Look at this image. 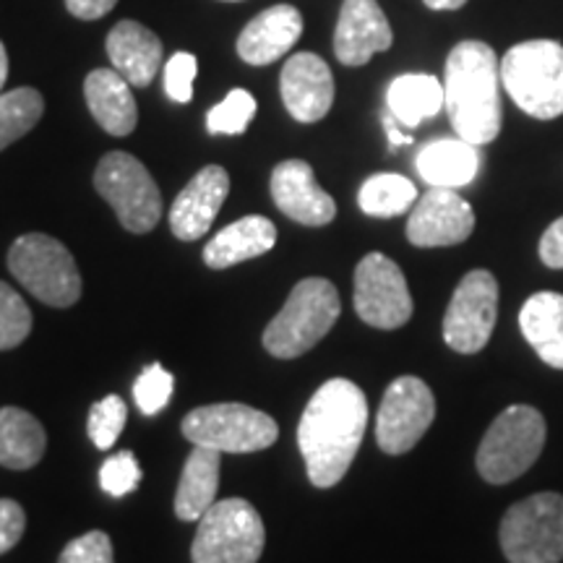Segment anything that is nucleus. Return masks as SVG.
Here are the masks:
<instances>
[{
    "label": "nucleus",
    "mask_w": 563,
    "mask_h": 563,
    "mask_svg": "<svg viewBox=\"0 0 563 563\" xmlns=\"http://www.w3.org/2000/svg\"><path fill=\"white\" fill-rule=\"evenodd\" d=\"M368 428V399L357 384L332 378L306 405L298 446L316 488H334L347 475Z\"/></svg>",
    "instance_id": "nucleus-1"
},
{
    "label": "nucleus",
    "mask_w": 563,
    "mask_h": 563,
    "mask_svg": "<svg viewBox=\"0 0 563 563\" xmlns=\"http://www.w3.org/2000/svg\"><path fill=\"white\" fill-rule=\"evenodd\" d=\"M501 63L490 45L481 40H464L449 53L443 74V108L456 136L485 146L501 133Z\"/></svg>",
    "instance_id": "nucleus-2"
},
{
    "label": "nucleus",
    "mask_w": 563,
    "mask_h": 563,
    "mask_svg": "<svg viewBox=\"0 0 563 563\" xmlns=\"http://www.w3.org/2000/svg\"><path fill=\"white\" fill-rule=\"evenodd\" d=\"M340 292L329 279L308 277L292 287L285 308L264 332V350L279 361L306 355L340 319Z\"/></svg>",
    "instance_id": "nucleus-3"
},
{
    "label": "nucleus",
    "mask_w": 563,
    "mask_h": 563,
    "mask_svg": "<svg viewBox=\"0 0 563 563\" xmlns=\"http://www.w3.org/2000/svg\"><path fill=\"white\" fill-rule=\"evenodd\" d=\"M501 84L509 97L538 121L563 115V45L527 40L501 58Z\"/></svg>",
    "instance_id": "nucleus-4"
},
{
    "label": "nucleus",
    "mask_w": 563,
    "mask_h": 563,
    "mask_svg": "<svg viewBox=\"0 0 563 563\" xmlns=\"http://www.w3.org/2000/svg\"><path fill=\"white\" fill-rule=\"evenodd\" d=\"M545 446V418L530 405H511L490 422L477 449V473L485 483L506 485L525 475Z\"/></svg>",
    "instance_id": "nucleus-5"
},
{
    "label": "nucleus",
    "mask_w": 563,
    "mask_h": 563,
    "mask_svg": "<svg viewBox=\"0 0 563 563\" xmlns=\"http://www.w3.org/2000/svg\"><path fill=\"white\" fill-rule=\"evenodd\" d=\"M266 545L262 514L245 498L214 501L199 519L191 545L194 563H256Z\"/></svg>",
    "instance_id": "nucleus-6"
},
{
    "label": "nucleus",
    "mask_w": 563,
    "mask_h": 563,
    "mask_svg": "<svg viewBox=\"0 0 563 563\" xmlns=\"http://www.w3.org/2000/svg\"><path fill=\"white\" fill-rule=\"evenodd\" d=\"M9 269L45 306L68 308L81 298V274L74 256L45 232H26L11 245Z\"/></svg>",
    "instance_id": "nucleus-7"
},
{
    "label": "nucleus",
    "mask_w": 563,
    "mask_h": 563,
    "mask_svg": "<svg viewBox=\"0 0 563 563\" xmlns=\"http://www.w3.org/2000/svg\"><path fill=\"white\" fill-rule=\"evenodd\" d=\"M509 563L563 561V496L534 493L504 514L498 530Z\"/></svg>",
    "instance_id": "nucleus-8"
},
{
    "label": "nucleus",
    "mask_w": 563,
    "mask_h": 563,
    "mask_svg": "<svg viewBox=\"0 0 563 563\" xmlns=\"http://www.w3.org/2000/svg\"><path fill=\"white\" fill-rule=\"evenodd\" d=\"M183 435L196 446L214 449L220 454H251L269 449L279 435L272 415L241 402L207 405L188 412Z\"/></svg>",
    "instance_id": "nucleus-9"
},
{
    "label": "nucleus",
    "mask_w": 563,
    "mask_h": 563,
    "mask_svg": "<svg viewBox=\"0 0 563 563\" xmlns=\"http://www.w3.org/2000/svg\"><path fill=\"white\" fill-rule=\"evenodd\" d=\"M95 188L129 232L144 235L157 228L162 194L150 170L136 157L125 152L104 154L95 170Z\"/></svg>",
    "instance_id": "nucleus-10"
},
{
    "label": "nucleus",
    "mask_w": 563,
    "mask_h": 563,
    "mask_svg": "<svg viewBox=\"0 0 563 563\" xmlns=\"http://www.w3.org/2000/svg\"><path fill=\"white\" fill-rule=\"evenodd\" d=\"M498 316V282L488 269L464 274L443 316V340L460 355H475L488 344Z\"/></svg>",
    "instance_id": "nucleus-11"
},
{
    "label": "nucleus",
    "mask_w": 563,
    "mask_h": 563,
    "mask_svg": "<svg viewBox=\"0 0 563 563\" xmlns=\"http://www.w3.org/2000/svg\"><path fill=\"white\" fill-rule=\"evenodd\" d=\"M435 418V397L422 378L399 376L386 389L376 418V441L386 454L415 449Z\"/></svg>",
    "instance_id": "nucleus-12"
},
{
    "label": "nucleus",
    "mask_w": 563,
    "mask_h": 563,
    "mask_svg": "<svg viewBox=\"0 0 563 563\" xmlns=\"http://www.w3.org/2000/svg\"><path fill=\"white\" fill-rule=\"evenodd\" d=\"M355 311L368 327L399 329L412 316V295L402 269L384 253H368L355 269Z\"/></svg>",
    "instance_id": "nucleus-13"
},
{
    "label": "nucleus",
    "mask_w": 563,
    "mask_h": 563,
    "mask_svg": "<svg viewBox=\"0 0 563 563\" xmlns=\"http://www.w3.org/2000/svg\"><path fill=\"white\" fill-rule=\"evenodd\" d=\"M475 211L454 188H431L415 201L407 241L418 249H446L473 235Z\"/></svg>",
    "instance_id": "nucleus-14"
},
{
    "label": "nucleus",
    "mask_w": 563,
    "mask_h": 563,
    "mask_svg": "<svg viewBox=\"0 0 563 563\" xmlns=\"http://www.w3.org/2000/svg\"><path fill=\"white\" fill-rule=\"evenodd\" d=\"M282 102L298 123H319L334 104L332 68L316 53H298L279 74Z\"/></svg>",
    "instance_id": "nucleus-15"
},
{
    "label": "nucleus",
    "mask_w": 563,
    "mask_h": 563,
    "mask_svg": "<svg viewBox=\"0 0 563 563\" xmlns=\"http://www.w3.org/2000/svg\"><path fill=\"white\" fill-rule=\"evenodd\" d=\"M272 199L282 214L306 228H323L334 222L336 203L316 183L313 167L306 159H285L272 173Z\"/></svg>",
    "instance_id": "nucleus-16"
},
{
    "label": "nucleus",
    "mask_w": 563,
    "mask_h": 563,
    "mask_svg": "<svg viewBox=\"0 0 563 563\" xmlns=\"http://www.w3.org/2000/svg\"><path fill=\"white\" fill-rule=\"evenodd\" d=\"M394 42L389 19L378 0H344L334 30V55L344 66H365Z\"/></svg>",
    "instance_id": "nucleus-17"
},
{
    "label": "nucleus",
    "mask_w": 563,
    "mask_h": 563,
    "mask_svg": "<svg viewBox=\"0 0 563 563\" xmlns=\"http://www.w3.org/2000/svg\"><path fill=\"white\" fill-rule=\"evenodd\" d=\"M230 194V175L220 165H207L188 180L170 209V230L180 241H199L220 214Z\"/></svg>",
    "instance_id": "nucleus-18"
},
{
    "label": "nucleus",
    "mask_w": 563,
    "mask_h": 563,
    "mask_svg": "<svg viewBox=\"0 0 563 563\" xmlns=\"http://www.w3.org/2000/svg\"><path fill=\"white\" fill-rule=\"evenodd\" d=\"M302 34V13L295 5L279 3L258 13L238 37V55L249 66H269L285 58Z\"/></svg>",
    "instance_id": "nucleus-19"
},
{
    "label": "nucleus",
    "mask_w": 563,
    "mask_h": 563,
    "mask_svg": "<svg viewBox=\"0 0 563 563\" xmlns=\"http://www.w3.org/2000/svg\"><path fill=\"white\" fill-rule=\"evenodd\" d=\"M108 58L131 87H150L162 66V42L150 26L123 19L108 34Z\"/></svg>",
    "instance_id": "nucleus-20"
},
{
    "label": "nucleus",
    "mask_w": 563,
    "mask_h": 563,
    "mask_svg": "<svg viewBox=\"0 0 563 563\" xmlns=\"http://www.w3.org/2000/svg\"><path fill=\"white\" fill-rule=\"evenodd\" d=\"M84 100L97 123L110 136H129L139 123L131 84L115 68H95L84 81Z\"/></svg>",
    "instance_id": "nucleus-21"
},
{
    "label": "nucleus",
    "mask_w": 563,
    "mask_h": 563,
    "mask_svg": "<svg viewBox=\"0 0 563 563\" xmlns=\"http://www.w3.org/2000/svg\"><path fill=\"white\" fill-rule=\"evenodd\" d=\"M277 245V228L266 217L251 214L228 224L217 232L203 249V264L209 269H230V266L264 256Z\"/></svg>",
    "instance_id": "nucleus-22"
},
{
    "label": "nucleus",
    "mask_w": 563,
    "mask_h": 563,
    "mask_svg": "<svg viewBox=\"0 0 563 563\" xmlns=\"http://www.w3.org/2000/svg\"><path fill=\"white\" fill-rule=\"evenodd\" d=\"M420 178L431 188H462L475 180L481 167L477 146L464 139H439L426 144L415 159Z\"/></svg>",
    "instance_id": "nucleus-23"
},
{
    "label": "nucleus",
    "mask_w": 563,
    "mask_h": 563,
    "mask_svg": "<svg viewBox=\"0 0 563 563\" xmlns=\"http://www.w3.org/2000/svg\"><path fill=\"white\" fill-rule=\"evenodd\" d=\"M519 327L538 357L563 371V295L534 292L519 311Z\"/></svg>",
    "instance_id": "nucleus-24"
},
{
    "label": "nucleus",
    "mask_w": 563,
    "mask_h": 563,
    "mask_svg": "<svg viewBox=\"0 0 563 563\" xmlns=\"http://www.w3.org/2000/svg\"><path fill=\"white\" fill-rule=\"evenodd\" d=\"M220 488V452L196 446L183 467L178 493H175V514L183 522H199L217 501Z\"/></svg>",
    "instance_id": "nucleus-25"
},
{
    "label": "nucleus",
    "mask_w": 563,
    "mask_h": 563,
    "mask_svg": "<svg viewBox=\"0 0 563 563\" xmlns=\"http://www.w3.org/2000/svg\"><path fill=\"white\" fill-rule=\"evenodd\" d=\"M47 449L42 422L19 407H0V464L9 470H32Z\"/></svg>",
    "instance_id": "nucleus-26"
},
{
    "label": "nucleus",
    "mask_w": 563,
    "mask_h": 563,
    "mask_svg": "<svg viewBox=\"0 0 563 563\" xmlns=\"http://www.w3.org/2000/svg\"><path fill=\"white\" fill-rule=\"evenodd\" d=\"M443 81L428 74L397 76L386 91V104L405 129H418L422 121L435 118L443 110Z\"/></svg>",
    "instance_id": "nucleus-27"
},
{
    "label": "nucleus",
    "mask_w": 563,
    "mask_h": 563,
    "mask_svg": "<svg viewBox=\"0 0 563 563\" xmlns=\"http://www.w3.org/2000/svg\"><path fill=\"white\" fill-rule=\"evenodd\" d=\"M418 201V188L410 178L397 173H378L363 183L357 203L371 217H399Z\"/></svg>",
    "instance_id": "nucleus-28"
},
{
    "label": "nucleus",
    "mask_w": 563,
    "mask_h": 563,
    "mask_svg": "<svg viewBox=\"0 0 563 563\" xmlns=\"http://www.w3.org/2000/svg\"><path fill=\"white\" fill-rule=\"evenodd\" d=\"M42 112H45V100L37 89L19 87L0 95V152L26 136L40 123Z\"/></svg>",
    "instance_id": "nucleus-29"
},
{
    "label": "nucleus",
    "mask_w": 563,
    "mask_h": 563,
    "mask_svg": "<svg viewBox=\"0 0 563 563\" xmlns=\"http://www.w3.org/2000/svg\"><path fill=\"white\" fill-rule=\"evenodd\" d=\"M256 97L245 89H232L220 104L209 110L207 131L211 136H238L245 133L253 118H256Z\"/></svg>",
    "instance_id": "nucleus-30"
},
{
    "label": "nucleus",
    "mask_w": 563,
    "mask_h": 563,
    "mask_svg": "<svg viewBox=\"0 0 563 563\" xmlns=\"http://www.w3.org/2000/svg\"><path fill=\"white\" fill-rule=\"evenodd\" d=\"M125 420H129V407L118 394H108V397L100 399V402L91 405L89 420H87V433L91 443L102 452L121 439Z\"/></svg>",
    "instance_id": "nucleus-31"
},
{
    "label": "nucleus",
    "mask_w": 563,
    "mask_h": 563,
    "mask_svg": "<svg viewBox=\"0 0 563 563\" xmlns=\"http://www.w3.org/2000/svg\"><path fill=\"white\" fill-rule=\"evenodd\" d=\"M32 311L11 285L0 282V350H13L32 332Z\"/></svg>",
    "instance_id": "nucleus-32"
},
{
    "label": "nucleus",
    "mask_w": 563,
    "mask_h": 563,
    "mask_svg": "<svg viewBox=\"0 0 563 563\" xmlns=\"http://www.w3.org/2000/svg\"><path fill=\"white\" fill-rule=\"evenodd\" d=\"M175 389V378L167 368H162L159 363H150L144 371L139 373L136 384H133V399H136L141 415L152 418L165 410L170 402Z\"/></svg>",
    "instance_id": "nucleus-33"
},
{
    "label": "nucleus",
    "mask_w": 563,
    "mask_h": 563,
    "mask_svg": "<svg viewBox=\"0 0 563 563\" xmlns=\"http://www.w3.org/2000/svg\"><path fill=\"white\" fill-rule=\"evenodd\" d=\"M139 483H141L139 460L133 456V452H129V449H125V452L112 454L102 462L100 485L108 496H112V498L129 496V493L139 488Z\"/></svg>",
    "instance_id": "nucleus-34"
},
{
    "label": "nucleus",
    "mask_w": 563,
    "mask_h": 563,
    "mask_svg": "<svg viewBox=\"0 0 563 563\" xmlns=\"http://www.w3.org/2000/svg\"><path fill=\"white\" fill-rule=\"evenodd\" d=\"M199 74V60L191 53H175L165 63V91L173 102L188 104L194 100V81Z\"/></svg>",
    "instance_id": "nucleus-35"
},
{
    "label": "nucleus",
    "mask_w": 563,
    "mask_h": 563,
    "mask_svg": "<svg viewBox=\"0 0 563 563\" xmlns=\"http://www.w3.org/2000/svg\"><path fill=\"white\" fill-rule=\"evenodd\" d=\"M58 563H115L108 532L91 530L63 548Z\"/></svg>",
    "instance_id": "nucleus-36"
},
{
    "label": "nucleus",
    "mask_w": 563,
    "mask_h": 563,
    "mask_svg": "<svg viewBox=\"0 0 563 563\" xmlns=\"http://www.w3.org/2000/svg\"><path fill=\"white\" fill-rule=\"evenodd\" d=\"M26 514L11 498H0V555L9 553L24 538Z\"/></svg>",
    "instance_id": "nucleus-37"
},
{
    "label": "nucleus",
    "mask_w": 563,
    "mask_h": 563,
    "mask_svg": "<svg viewBox=\"0 0 563 563\" xmlns=\"http://www.w3.org/2000/svg\"><path fill=\"white\" fill-rule=\"evenodd\" d=\"M538 251L548 269H563V217L543 232Z\"/></svg>",
    "instance_id": "nucleus-38"
},
{
    "label": "nucleus",
    "mask_w": 563,
    "mask_h": 563,
    "mask_svg": "<svg viewBox=\"0 0 563 563\" xmlns=\"http://www.w3.org/2000/svg\"><path fill=\"white\" fill-rule=\"evenodd\" d=\"M118 0H66V9L70 16L81 21H97L115 9Z\"/></svg>",
    "instance_id": "nucleus-39"
},
{
    "label": "nucleus",
    "mask_w": 563,
    "mask_h": 563,
    "mask_svg": "<svg viewBox=\"0 0 563 563\" xmlns=\"http://www.w3.org/2000/svg\"><path fill=\"white\" fill-rule=\"evenodd\" d=\"M384 131H386V136H389V144L394 146V150H397V146L412 144V136L410 133H402V123H399L391 112H386L384 115Z\"/></svg>",
    "instance_id": "nucleus-40"
},
{
    "label": "nucleus",
    "mask_w": 563,
    "mask_h": 563,
    "mask_svg": "<svg viewBox=\"0 0 563 563\" xmlns=\"http://www.w3.org/2000/svg\"><path fill=\"white\" fill-rule=\"evenodd\" d=\"M422 3L433 11H456V9H462L467 0H422Z\"/></svg>",
    "instance_id": "nucleus-41"
},
{
    "label": "nucleus",
    "mask_w": 563,
    "mask_h": 563,
    "mask_svg": "<svg viewBox=\"0 0 563 563\" xmlns=\"http://www.w3.org/2000/svg\"><path fill=\"white\" fill-rule=\"evenodd\" d=\"M5 79H9V53H5L3 42H0V89H3Z\"/></svg>",
    "instance_id": "nucleus-42"
},
{
    "label": "nucleus",
    "mask_w": 563,
    "mask_h": 563,
    "mask_svg": "<svg viewBox=\"0 0 563 563\" xmlns=\"http://www.w3.org/2000/svg\"><path fill=\"white\" fill-rule=\"evenodd\" d=\"M222 3H238V0H222Z\"/></svg>",
    "instance_id": "nucleus-43"
}]
</instances>
